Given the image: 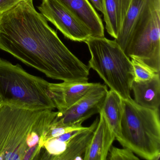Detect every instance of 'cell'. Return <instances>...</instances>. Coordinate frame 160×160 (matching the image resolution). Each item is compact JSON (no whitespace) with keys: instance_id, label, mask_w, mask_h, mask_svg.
Instances as JSON below:
<instances>
[{"instance_id":"cell-8","label":"cell","mask_w":160,"mask_h":160,"mask_svg":"<svg viewBox=\"0 0 160 160\" xmlns=\"http://www.w3.org/2000/svg\"><path fill=\"white\" fill-rule=\"evenodd\" d=\"M38 7L41 13L66 38L85 42L90 37L87 28L58 0H42Z\"/></svg>"},{"instance_id":"cell-20","label":"cell","mask_w":160,"mask_h":160,"mask_svg":"<svg viewBox=\"0 0 160 160\" xmlns=\"http://www.w3.org/2000/svg\"><path fill=\"white\" fill-rule=\"evenodd\" d=\"M2 104V103L1 101L0 100V106Z\"/></svg>"},{"instance_id":"cell-12","label":"cell","mask_w":160,"mask_h":160,"mask_svg":"<svg viewBox=\"0 0 160 160\" xmlns=\"http://www.w3.org/2000/svg\"><path fill=\"white\" fill-rule=\"evenodd\" d=\"M132 0H102L106 29L115 39L121 29Z\"/></svg>"},{"instance_id":"cell-11","label":"cell","mask_w":160,"mask_h":160,"mask_svg":"<svg viewBox=\"0 0 160 160\" xmlns=\"http://www.w3.org/2000/svg\"><path fill=\"white\" fill-rule=\"evenodd\" d=\"M99 114V122L86 150L84 160H106L109 149L116 139L104 116L102 112Z\"/></svg>"},{"instance_id":"cell-13","label":"cell","mask_w":160,"mask_h":160,"mask_svg":"<svg viewBox=\"0 0 160 160\" xmlns=\"http://www.w3.org/2000/svg\"><path fill=\"white\" fill-rule=\"evenodd\" d=\"M132 90L134 101L143 107L152 109H159L160 105V73L148 81H133Z\"/></svg>"},{"instance_id":"cell-17","label":"cell","mask_w":160,"mask_h":160,"mask_svg":"<svg viewBox=\"0 0 160 160\" xmlns=\"http://www.w3.org/2000/svg\"><path fill=\"white\" fill-rule=\"evenodd\" d=\"M139 160L133 152L127 148H119L112 146L109 149L106 160Z\"/></svg>"},{"instance_id":"cell-7","label":"cell","mask_w":160,"mask_h":160,"mask_svg":"<svg viewBox=\"0 0 160 160\" xmlns=\"http://www.w3.org/2000/svg\"><path fill=\"white\" fill-rule=\"evenodd\" d=\"M108 92L106 85L100 83L71 107L58 111L52 122L65 126L82 125L83 122L101 112Z\"/></svg>"},{"instance_id":"cell-19","label":"cell","mask_w":160,"mask_h":160,"mask_svg":"<svg viewBox=\"0 0 160 160\" xmlns=\"http://www.w3.org/2000/svg\"><path fill=\"white\" fill-rule=\"evenodd\" d=\"M90 2H91L92 5H93L98 11L103 13V8L102 0H89Z\"/></svg>"},{"instance_id":"cell-5","label":"cell","mask_w":160,"mask_h":160,"mask_svg":"<svg viewBox=\"0 0 160 160\" xmlns=\"http://www.w3.org/2000/svg\"><path fill=\"white\" fill-rule=\"evenodd\" d=\"M86 43L90 52V69L97 72L106 86L122 99L130 98L133 69L130 58L115 40L92 37Z\"/></svg>"},{"instance_id":"cell-18","label":"cell","mask_w":160,"mask_h":160,"mask_svg":"<svg viewBox=\"0 0 160 160\" xmlns=\"http://www.w3.org/2000/svg\"><path fill=\"white\" fill-rule=\"evenodd\" d=\"M23 1L24 0H0V14L11 10Z\"/></svg>"},{"instance_id":"cell-6","label":"cell","mask_w":160,"mask_h":160,"mask_svg":"<svg viewBox=\"0 0 160 160\" xmlns=\"http://www.w3.org/2000/svg\"><path fill=\"white\" fill-rule=\"evenodd\" d=\"M160 0H148L134 26L124 50L135 59L160 72Z\"/></svg>"},{"instance_id":"cell-2","label":"cell","mask_w":160,"mask_h":160,"mask_svg":"<svg viewBox=\"0 0 160 160\" xmlns=\"http://www.w3.org/2000/svg\"><path fill=\"white\" fill-rule=\"evenodd\" d=\"M57 114L51 109L29 110L2 104L0 160H25L31 149L40 148L41 138Z\"/></svg>"},{"instance_id":"cell-10","label":"cell","mask_w":160,"mask_h":160,"mask_svg":"<svg viewBox=\"0 0 160 160\" xmlns=\"http://www.w3.org/2000/svg\"><path fill=\"white\" fill-rule=\"evenodd\" d=\"M86 28L92 37H104V28L99 15L89 0H58Z\"/></svg>"},{"instance_id":"cell-4","label":"cell","mask_w":160,"mask_h":160,"mask_svg":"<svg viewBox=\"0 0 160 160\" xmlns=\"http://www.w3.org/2000/svg\"><path fill=\"white\" fill-rule=\"evenodd\" d=\"M49 82L32 75L19 64L0 58V100L2 104L32 110L56 106L48 93Z\"/></svg>"},{"instance_id":"cell-15","label":"cell","mask_w":160,"mask_h":160,"mask_svg":"<svg viewBox=\"0 0 160 160\" xmlns=\"http://www.w3.org/2000/svg\"><path fill=\"white\" fill-rule=\"evenodd\" d=\"M148 0H132L128 13L118 38L115 41L124 52L134 26Z\"/></svg>"},{"instance_id":"cell-16","label":"cell","mask_w":160,"mask_h":160,"mask_svg":"<svg viewBox=\"0 0 160 160\" xmlns=\"http://www.w3.org/2000/svg\"><path fill=\"white\" fill-rule=\"evenodd\" d=\"M133 69V81L143 82L153 78L158 72L135 59H131Z\"/></svg>"},{"instance_id":"cell-1","label":"cell","mask_w":160,"mask_h":160,"mask_svg":"<svg viewBox=\"0 0 160 160\" xmlns=\"http://www.w3.org/2000/svg\"><path fill=\"white\" fill-rule=\"evenodd\" d=\"M0 49L47 77L88 82L90 68L60 40L33 0H24L0 14Z\"/></svg>"},{"instance_id":"cell-3","label":"cell","mask_w":160,"mask_h":160,"mask_svg":"<svg viewBox=\"0 0 160 160\" xmlns=\"http://www.w3.org/2000/svg\"><path fill=\"white\" fill-rule=\"evenodd\" d=\"M121 139L123 148L130 149L143 159L158 160L160 156L159 109L138 104L131 97L122 99Z\"/></svg>"},{"instance_id":"cell-14","label":"cell","mask_w":160,"mask_h":160,"mask_svg":"<svg viewBox=\"0 0 160 160\" xmlns=\"http://www.w3.org/2000/svg\"><path fill=\"white\" fill-rule=\"evenodd\" d=\"M101 112L119 142L121 139V128L123 113L122 98L116 92L111 89L108 90Z\"/></svg>"},{"instance_id":"cell-9","label":"cell","mask_w":160,"mask_h":160,"mask_svg":"<svg viewBox=\"0 0 160 160\" xmlns=\"http://www.w3.org/2000/svg\"><path fill=\"white\" fill-rule=\"evenodd\" d=\"M99 84L88 82L49 83L48 90L58 111H62L71 107Z\"/></svg>"}]
</instances>
